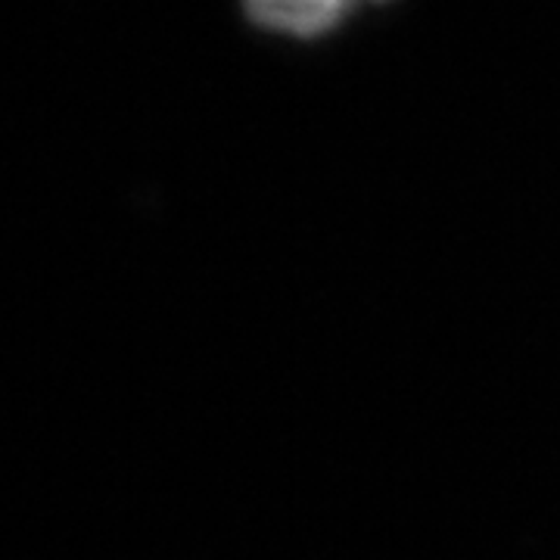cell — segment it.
<instances>
[{"instance_id": "6da1fadb", "label": "cell", "mask_w": 560, "mask_h": 560, "mask_svg": "<svg viewBox=\"0 0 560 560\" xmlns=\"http://www.w3.org/2000/svg\"><path fill=\"white\" fill-rule=\"evenodd\" d=\"M243 3L256 25L300 38H315L330 32L352 7V0H243Z\"/></svg>"}]
</instances>
